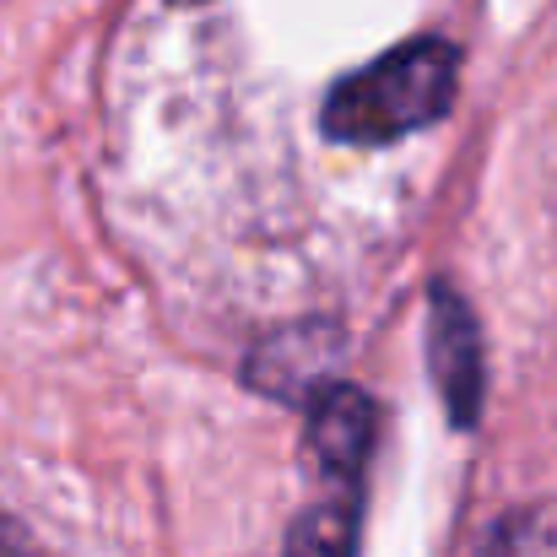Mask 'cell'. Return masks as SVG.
Masks as SVG:
<instances>
[{
    "label": "cell",
    "instance_id": "obj_3",
    "mask_svg": "<svg viewBox=\"0 0 557 557\" xmlns=\"http://www.w3.org/2000/svg\"><path fill=\"white\" fill-rule=\"evenodd\" d=\"M428 363H433V384H438V395L449 406V422L455 428L476 422V400H482V336H476L471 304L455 287H433Z\"/></svg>",
    "mask_w": 557,
    "mask_h": 557
},
{
    "label": "cell",
    "instance_id": "obj_5",
    "mask_svg": "<svg viewBox=\"0 0 557 557\" xmlns=\"http://www.w3.org/2000/svg\"><path fill=\"white\" fill-rule=\"evenodd\" d=\"M174 5H189V0H174Z\"/></svg>",
    "mask_w": 557,
    "mask_h": 557
},
{
    "label": "cell",
    "instance_id": "obj_4",
    "mask_svg": "<svg viewBox=\"0 0 557 557\" xmlns=\"http://www.w3.org/2000/svg\"><path fill=\"white\" fill-rule=\"evenodd\" d=\"M358 520H363V493H325L293 520L282 557H352Z\"/></svg>",
    "mask_w": 557,
    "mask_h": 557
},
{
    "label": "cell",
    "instance_id": "obj_1",
    "mask_svg": "<svg viewBox=\"0 0 557 557\" xmlns=\"http://www.w3.org/2000/svg\"><path fill=\"white\" fill-rule=\"evenodd\" d=\"M460 87V54L449 38H406L373 65L342 76L325 98V136L347 147H384L449 114Z\"/></svg>",
    "mask_w": 557,
    "mask_h": 557
},
{
    "label": "cell",
    "instance_id": "obj_2",
    "mask_svg": "<svg viewBox=\"0 0 557 557\" xmlns=\"http://www.w3.org/2000/svg\"><path fill=\"white\" fill-rule=\"evenodd\" d=\"M304 455L320 471L325 493H363V466L373 455V406L352 384H325L309 406Z\"/></svg>",
    "mask_w": 557,
    "mask_h": 557
}]
</instances>
